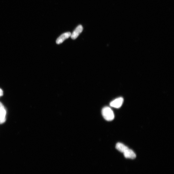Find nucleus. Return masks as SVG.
<instances>
[{
    "label": "nucleus",
    "instance_id": "obj_1",
    "mask_svg": "<svg viewBox=\"0 0 174 174\" xmlns=\"http://www.w3.org/2000/svg\"><path fill=\"white\" fill-rule=\"evenodd\" d=\"M102 114L104 118L106 121H111L114 118L113 111L108 107H104L102 110Z\"/></svg>",
    "mask_w": 174,
    "mask_h": 174
},
{
    "label": "nucleus",
    "instance_id": "obj_2",
    "mask_svg": "<svg viewBox=\"0 0 174 174\" xmlns=\"http://www.w3.org/2000/svg\"><path fill=\"white\" fill-rule=\"evenodd\" d=\"M6 110L3 104L0 102V124H3L6 121Z\"/></svg>",
    "mask_w": 174,
    "mask_h": 174
},
{
    "label": "nucleus",
    "instance_id": "obj_3",
    "mask_svg": "<svg viewBox=\"0 0 174 174\" xmlns=\"http://www.w3.org/2000/svg\"><path fill=\"white\" fill-rule=\"evenodd\" d=\"M123 102L124 99L123 98L120 97L112 101L110 103V105L113 108H118L122 106Z\"/></svg>",
    "mask_w": 174,
    "mask_h": 174
},
{
    "label": "nucleus",
    "instance_id": "obj_4",
    "mask_svg": "<svg viewBox=\"0 0 174 174\" xmlns=\"http://www.w3.org/2000/svg\"><path fill=\"white\" fill-rule=\"evenodd\" d=\"M83 30V27L81 25H79L77 27L73 32L71 34V38L73 39H76Z\"/></svg>",
    "mask_w": 174,
    "mask_h": 174
},
{
    "label": "nucleus",
    "instance_id": "obj_5",
    "mask_svg": "<svg viewBox=\"0 0 174 174\" xmlns=\"http://www.w3.org/2000/svg\"><path fill=\"white\" fill-rule=\"evenodd\" d=\"M71 33L70 32H67L62 34L61 35L58 37L56 41V43L58 44H60L62 43L67 39L70 37L71 35Z\"/></svg>",
    "mask_w": 174,
    "mask_h": 174
},
{
    "label": "nucleus",
    "instance_id": "obj_6",
    "mask_svg": "<svg viewBox=\"0 0 174 174\" xmlns=\"http://www.w3.org/2000/svg\"><path fill=\"white\" fill-rule=\"evenodd\" d=\"M123 154L126 158L134 159L136 157V155L135 152L129 148Z\"/></svg>",
    "mask_w": 174,
    "mask_h": 174
},
{
    "label": "nucleus",
    "instance_id": "obj_7",
    "mask_svg": "<svg viewBox=\"0 0 174 174\" xmlns=\"http://www.w3.org/2000/svg\"><path fill=\"white\" fill-rule=\"evenodd\" d=\"M116 148L119 152L124 153L129 148L124 144L120 143H117L116 145Z\"/></svg>",
    "mask_w": 174,
    "mask_h": 174
},
{
    "label": "nucleus",
    "instance_id": "obj_8",
    "mask_svg": "<svg viewBox=\"0 0 174 174\" xmlns=\"http://www.w3.org/2000/svg\"><path fill=\"white\" fill-rule=\"evenodd\" d=\"M3 95V91L1 89V88H0V97H1V96Z\"/></svg>",
    "mask_w": 174,
    "mask_h": 174
}]
</instances>
